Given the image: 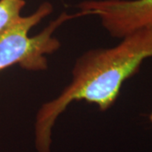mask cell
<instances>
[{
    "mask_svg": "<svg viewBox=\"0 0 152 152\" xmlns=\"http://www.w3.org/2000/svg\"><path fill=\"white\" fill-rule=\"evenodd\" d=\"M149 58H152V28L127 35L113 48L89 50L79 57L69 84L38 110L35 121L37 152H51L53 128L72 102L86 101L107 111L117 101L125 80Z\"/></svg>",
    "mask_w": 152,
    "mask_h": 152,
    "instance_id": "1",
    "label": "cell"
},
{
    "mask_svg": "<svg viewBox=\"0 0 152 152\" xmlns=\"http://www.w3.org/2000/svg\"><path fill=\"white\" fill-rule=\"evenodd\" d=\"M53 10L51 3H42L35 12L21 16L0 35V71L15 64L27 71L46 70L48 67L46 56L57 52L61 46L59 40L53 37L55 31L71 19L86 16L83 11L75 15L63 12L41 32L30 36V31L51 15Z\"/></svg>",
    "mask_w": 152,
    "mask_h": 152,
    "instance_id": "2",
    "label": "cell"
},
{
    "mask_svg": "<svg viewBox=\"0 0 152 152\" xmlns=\"http://www.w3.org/2000/svg\"><path fill=\"white\" fill-rule=\"evenodd\" d=\"M77 7L86 15H96L113 37L152 28V0H87Z\"/></svg>",
    "mask_w": 152,
    "mask_h": 152,
    "instance_id": "3",
    "label": "cell"
},
{
    "mask_svg": "<svg viewBox=\"0 0 152 152\" xmlns=\"http://www.w3.org/2000/svg\"><path fill=\"white\" fill-rule=\"evenodd\" d=\"M26 0H0V35L21 17Z\"/></svg>",
    "mask_w": 152,
    "mask_h": 152,
    "instance_id": "4",
    "label": "cell"
},
{
    "mask_svg": "<svg viewBox=\"0 0 152 152\" xmlns=\"http://www.w3.org/2000/svg\"><path fill=\"white\" fill-rule=\"evenodd\" d=\"M150 120H151V122L152 123V112L151 113V115H150Z\"/></svg>",
    "mask_w": 152,
    "mask_h": 152,
    "instance_id": "5",
    "label": "cell"
}]
</instances>
